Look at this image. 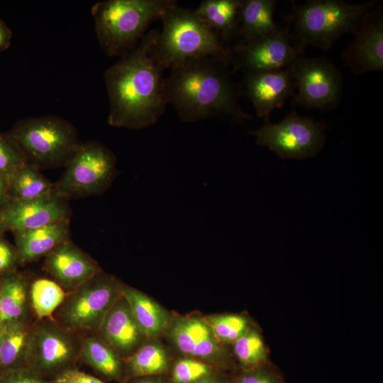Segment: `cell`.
Instances as JSON below:
<instances>
[{"label": "cell", "mask_w": 383, "mask_h": 383, "mask_svg": "<svg viewBox=\"0 0 383 383\" xmlns=\"http://www.w3.org/2000/svg\"><path fill=\"white\" fill-rule=\"evenodd\" d=\"M96 333L123 359L133 354L146 339L121 294L107 312Z\"/></svg>", "instance_id": "18"}, {"label": "cell", "mask_w": 383, "mask_h": 383, "mask_svg": "<svg viewBox=\"0 0 383 383\" xmlns=\"http://www.w3.org/2000/svg\"><path fill=\"white\" fill-rule=\"evenodd\" d=\"M152 56L165 71L189 59L212 57L228 62L231 48L196 13L172 1L162 14Z\"/></svg>", "instance_id": "3"}, {"label": "cell", "mask_w": 383, "mask_h": 383, "mask_svg": "<svg viewBox=\"0 0 383 383\" xmlns=\"http://www.w3.org/2000/svg\"><path fill=\"white\" fill-rule=\"evenodd\" d=\"M6 133L38 170L65 167L82 143L73 124L56 116L21 119Z\"/></svg>", "instance_id": "6"}, {"label": "cell", "mask_w": 383, "mask_h": 383, "mask_svg": "<svg viewBox=\"0 0 383 383\" xmlns=\"http://www.w3.org/2000/svg\"><path fill=\"white\" fill-rule=\"evenodd\" d=\"M79 360L105 379L125 382L123 358L97 333L80 337Z\"/></svg>", "instance_id": "23"}, {"label": "cell", "mask_w": 383, "mask_h": 383, "mask_svg": "<svg viewBox=\"0 0 383 383\" xmlns=\"http://www.w3.org/2000/svg\"><path fill=\"white\" fill-rule=\"evenodd\" d=\"M67 292L53 279L39 278L30 283V301L37 320L53 319L55 311L63 303Z\"/></svg>", "instance_id": "28"}, {"label": "cell", "mask_w": 383, "mask_h": 383, "mask_svg": "<svg viewBox=\"0 0 383 383\" xmlns=\"http://www.w3.org/2000/svg\"><path fill=\"white\" fill-rule=\"evenodd\" d=\"M275 0H243L238 13L235 45H244L277 30L274 21Z\"/></svg>", "instance_id": "21"}, {"label": "cell", "mask_w": 383, "mask_h": 383, "mask_svg": "<svg viewBox=\"0 0 383 383\" xmlns=\"http://www.w3.org/2000/svg\"><path fill=\"white\" fill-rule=\"evenodd\" d=\"M116 277L103 271L67 292L54 320L79 336L96 333L105 316L121 296Z\"/></svg>", "instance_id": "7"}, {"label": "cell", "mask_w": 383, "mask_h": 383, "mask_svg": "<svg viewBox=\"0 0 383 383\" xmlns=\"http://www.w3.org/2000/svg\"><path fill=\"white\" fill-rule=\"evenodd\" d=\"M33 323L0 325V373L27 366Z\"/></svg>", "instance_id": "24"}, {"label": "cell", "mask_w": 383, "mask_h": 383, "mask_svg": "<svg viewBox=\"0 0 383 383\" xmlns=\"http://www.w3.org/2000/svg\"><path fill=\"white\" fill-rule=\"evenodd\" d=\"M377 1L350 4L341 0H311L293 3L290 34L295 45L304 50L309 45L330 49L343 35L355 33Z\"/></svg>", "instance_id": "4"}, {"label": "cell", "mask_w": 383, "mask_h": 383, "mask_svg": "<svg viewBox=\"0 0 383 383\" xmlns=\"http://www.w3.org/2000/svg\"><path fill=\"white\" fill-rule=\"evenodd\" d=\"M326 128L323 121L292 111L280 122H265L250 134L255 136L258 145L268 148L282 159L302 160L315 156L322 149Z\"/></svg>", "instance_id": "9"}, {"label": "cell", "mask_w": 383, "mask_h": 383, "mask_svg": "<svg viewBox=\"0 0 383 383\" xmlns=\"http://www.w3.org/2000/svg\"><path fill=\"white\" fill-rule=\"evenodd\" d=\"M43 269L67 292L102 272L92 257L70 240L45 256Z\"/></svg>", "instance_id": "17"}, {"label": "cell", "mask_w": 383, "mask_h": 383, "mask_svg": "<svg viewBox=\"0 0 383 383\" xmlns=\"http://www.w3.org/2000/svg\"><path fill=\"white\" fill-rule=\"evenodd\" d=\"M30 283L26 274L17 270L0 276V325L31 322Z\"/></svg>", "instance_id": "20"}, {"label": "cell", "mask_w": 383, "mask_h": 383, "mask_svg": "<svg viewBox=\"0 0 383 383\" xmlns=\"http://www.w3.org/2000/svg\"><path fill=\"white\" fill-rule=\"evenodd\" d=\"M216 369L202 361L184 357L171 366L170 381L172 383H194L211 374Z\"/></svg>", "instance_id": "31"}, {"label": "cell", "mask_w": 383, "mask_h": 383, "mask_svg": "<svg viewBox=\"0 0 383 383\" xmlns=\"http://www.w3.org/2000/svg\"><path fill=\"white\" fill-rule=\"evenodd\" d=\"M51 383H105L100 379L77 370H67L50 380Z\"/></svg>", "instance_id": "36"}, {"label": "cell", "mask_w": 383, "mask_h": 383, "mask_svg": "<svg viewBox=\"0 0 383 383\" xmlns=\"http://www.w3.org/2000/svg\"><path fill=\"white\" fill-rule=\"evenodd\" d=\"M21 265L18 251L15 246L0 238V276L17 270Z\"/></svg>", "instance_id": "35"}, {"label": "cell", "mask_w": 383, "mask_h": 383, "mask_svg": "<svg viewBox=\"0 0 383 383\" xmlns=\"http://www.w3.org/2000/svg\"><path fill=\"white\" fill-rule=\"evenodd\" d=\"M203 318L223 345H232L252 326L249 318L242 314H213Z\"/></svg>", "instance_id": "30"}, {"label": "cell", "mask_w": 383, "mask_h": 383, "mask_svg": "<svg viewBox=\"0 0 383 383\" xmlns=\"http://www.w3.org/2000/svg\"><path fill=\"white\" fill-rule=\"evenodd\" d=\"M172 0H106L91 8L94 30L104 52L123 57L133 50L160 20Z\"/></svg>", "instance_id": "5"}, {"label": "cell", "mask_w": 383, "mask_h": 383, "mask_svg": "<svg viewBox=\"0 0 383 383\" xmlns=\"http://www.w3.org/2000/svg\"><path fill=\"white\" fill-rule=\"evenodd\" d=\"M9 198L28 200L45 194L55 189V184L39 170L26 163L6 177Z\"/></svg>", "instance_id": "27"}, {"label": "cell", "mask_w": 383, "mask_h": 383, "mask_svg": "<svg viewBox=\"0 0 383 383\" xmlns=\"http://www.w3.org/2000/svg\"><path fill=\"white\" fill-rule=\"evenodd\" d=\"M12 30L0 18V52L7 50L11 45Z\"/></svg>", "instance_id": "37"}, {"label": "cell", "mask_w": 383, "mask_h": 383, "mask_svg": "<svg viewBox=\"0 0 383 383\" xmlns=\"http://www.w3.org/2000/svg\"><path fill=\"white\" fill-rule=\"evenodd\" d=\"M355 38L341 54L355 74L383 70V13L375 6L364 17Z\"/></svg>", "instance_id": "16"}, {"label": "cell", "mask_w": 383, "mask_h": 383, "mask_svg": "<svg viewBox=\"0 0 383 383\" xmlns=\"http://www.w3.org/2000/svg\"><path fill=\"white\" fill-rule=\"evenodd\" d=\"M117 173L116 157L109 148L97 141L82 143L55 189L67 199L99 195L110 187Z\"/></svg>", "instance_id": "8"}, {"label": "cell", "mask_w": 383, "mask_h": 383, "mask_svg": "<svg viewBox=\"0 0 383 383\" xmlns=\"http://www.w3.org/2000/svg\"><path fill=\"white\" fill-rule=\"evenodd\" d=\"M6 231H7L6 226L1 216L0 215V238L4 237Z\"/></svg>", "instance_id": "41"}, {"label": "cell", "mask_w": 383, "mask_h": 383, "mask_svg": "<svg viewBox=\"0 0 383 383\" xmlns=\"http://www.w3.org/2000/svg\"><path fill=\"white\" fill-rule=\"evenodd\" d=\"M165 333L172 345L184 357L217 369L231 367V356L225 345L216 339L203 317L177 316L170 320Z\"/></svg>", "instance_id": "12"}, {"label": "cell", "mask_w": 383, "mask_h": 383, "mask_svg": "<svg viewBox=\"0 0 383 383\" xmlns=\"http://www.w3.org/2000/svg\"><path fill=\"white\" fill-rule=\"evenodd\" d=\"M13 233L20 264L23 265L45 257L58 245L70 240V219L16 231Z\"/></svg>", "instance_id": "19"}, {"label": "cell", "mask_w": 383, "mask_h": 383, "mask_svg": "<svg viewBox=\"0 0 383 383\" xmlns=\"http://www.w3.org/2000/svg\"><path fill=\"white\" fill-rule=\"evenodd\" d=\"M194 383H229L224 377L220 375L216 372H214L211 374L204 377Z\"/></svg>", "instance_id": "40"}, {"label": "cell", "mask_w": 383, "mask_h": 383, "mask_svg": "<svg viewBox=\"0 0 383 383\" xmlns=\"http://www.w3.org/2000/svg\"><path fill=\"white\" fill-rule=\"evenodd\" d=\"M252 104L257 116L269 121L271 112L283 106L294 95V85L289 66L284 68L249 72L239 85Z\"/></svg>", "instance_id": "15"}, {"label": "cell", "mask_w": 383, "mask_h": 383, "mask_svg": "<svg viewBox=\"0 0 383 383\" xmlns=\"http://www.w3.org/2000/svg\"><path fill=\"white\" fill-rule=\"evenodd\" d=\"M120 289L146 339L155 340L166 332L171 318L164 308L145 294L122 282Z\"/></svg>", "instance_id": "22"}, {"label": "cell", "mask_w": 383, "mask_h": 383, "mask_svg": "<svg viewBox=\"0 0 383 383\" xmlns=\"http://www.w3.org/2000/svg\"><path fill=\"white\" fill-rule=\"evenodd\" d=\"M8 199L6 177L0 174V212Z\"/></svg>", "instance_id": "39"}, {"label": "cell", "mask_w": 383, "mask_h": 383, "mask_svg": "<svg viewBox=\"0 0 383 383\" xmlns=\"http://www.w3.org/2000/svg\"><path fill=\"white\" fill-rule=\"evenodd\" d=\"M0 383H51L28 366L0 373Z\"/></svg>", "instance_id": "34"}, {"label": "cell", "mask_w": 383, "mask_h": 383, "mask_svg": "<svg viewBox=\"0 0 383 383\" xmlns=\"http://www.w3.org/2000/svg\"><path fill=\"white\" fill-rule=\"evenodd\" d=\"M242 2L243 0H204L194 10L226 43L236 38Z\"/></svg>", "instance_id": "26"}, {"label": "cell", "mask_w": 383, "mask_h": 383, "mask_svg": "<svg viewBox=\"0 0 383 383\" xmlns=\"http://www.w3.org/2000/svg\"><path fill=\"white\" fill-rule=\"evenodd\" d=\"M155 340L144 342L133 354L123 359L125 382L138 377L164 375L171 368L169 353Z\"/></svg>", "instance_id": "25"}, {"label": "cell", "mask_w": 383, "mask_h": 383, "mask_svg": "<svg viewBox=\"0 0 383 383\" xmlns=\"http://www.w3.org/2000/svg\"><path fill=\"white\" fill-rule=\"evenodd\" d=\"M124 383H170L163 375L138 377L130 379Z\"/></svg>", "instance_id": "38"}, {"label": "cell", "mask_w": 383, "mask_h": 383, "mask_svg": "<svg viewBox=\"0 0 383 383\" xmlns=\"http://www.w3.org/2000/svg\"><path fill=\"white\" fill-rule=\"evenodd\" d=\"M233 71L243 73L288 67L304 55L294 43L289 26L280 27L269 35L231 48Z\"/></svg>", "instance_id": "13"}, {"label": "cell", "mask_w": 383, "mask_h": 383, "mask_svg": "<svg viewBox=\"0 0 383 383\" xmlns=\"http://www.w3.org/2000/svg\"><path fill=\"white\" fill-rule=\"evenodd\" d=\"M229 383H284L282 377L268 364L252 370H242Z\"/></svg>", "instance_id": "33"}, {"label": "cell", "mask_w": 383, "mask_h": 383, "mask_svg": "<svg viewBox=\"0 0 383 383\" xmlns=\"http://www.w3.org/2000/svg\"><path fill=\"white\" fill-rule=\"evenodd\" d=\"M27 163L16 143L6 133H0V174L8 177Z\"/></svg>", "instance_id": "32"}, {"label": "cell", "mask_w": 383, "mask_h": 383, "mask_svg": "<svg viewBox=\"0 0 383 383\" xmlns=\"http://www.w3.org/2000/svg\"><path fill=\"white\" fill-rule=\"evenodd\" d=\"M232 345L233 355L242 370L267 364V350L261 334L255 327L251 326Z\"/></svg>", "instance_id": "29"}, {"label": "cell", "mask_w": 383, "mask_h": 383, "mask_svg": "<svg viewBox=\"0 0 383 383\" xmlns=\"http://www.w3.org/2000/svg\"><path fill=\"white\" fill-rule=\"evenodd\" d=\"M80 336L53 319L33 323L27 366L49 380L76 367L79 360Z\"/></svg>", "instance_id": "10"}, {"label": "cell", "mask_w": 383, "mask_h": 383, "mask_svg": "<svg viewBox=\"0 0 383 383\" xmlns=\"http://www.w3.org/2000/svg\"><path fill=\"white\" fill-rule=\"evenodd\" d=\"M68 199L54 189L37 198L20 200L9 198L0 212L7 231L40 227L53 222L70 219Z\"/></svg>", "instance_id": "14"}, {"label": "cell", "mask_w": 383, "mask_h": 383, "mask_svg": "<svg viewBox=\"0 0 383 383\" xmlns=\"http://www.w3.org/2000/svg\"><path fill=\"white\" fill-rule=\"evenodd\" d=\"M159 28L149 30L138 45L104 73L111 126L139 130L157 122L167 105L164 70L152 56Z\"/></svg>", "instance_id": "1"}, {"label": "cell", "mask_w": 383, "mask_h": 383, "mask_svg": "<svg viewBox=\"0 0 383 383\" xmlns=\"http://www.w3.org/2000/svg\"><path fill=\"white\" fill-rule=\"evenodd\" d=\"M289 68L294 98L301 106L323 111L335 109L343 94L340 71L326 57H297Z\"/></svg>", "instance_id": "11"}, {"label": "cell", "mask_w": 383, "mask_h": 383, "mask_svg": "<svg viewBox=\"0 0 383 383\" xmlns=\"http://www.w3.org/2000/svg\"><path fill=\"white\" fill-rule=\"evenodd\" d=\"M230 64L219 58L189 59L170 69L164 78V94L184 122L204 119L243 123L252 120L240 107V86Z\"/></svg>", "instance_id": "2"}]
</instances>
